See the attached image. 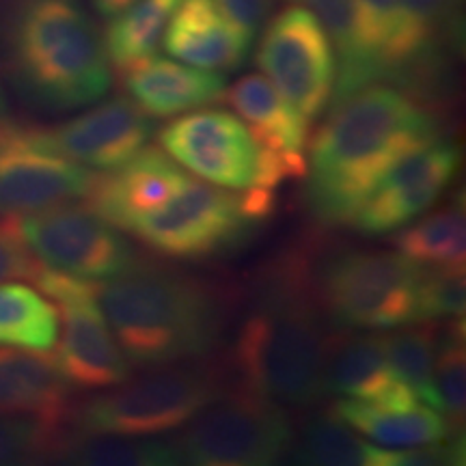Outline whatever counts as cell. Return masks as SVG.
<instances>
[{"instance_id":"1","label":"cell","mask_w":466,"mask_h":466,"mask_svg":"<svg viewBox=\"0 0 466 466\" xmlns=\"http://www.w3.org/2000/svg\"><path fill=\"white\" fill-rule=\"evenodd\" d=\"M436 138V116L395 86L370 83L333 100L309 151V208L324 223H352L384 175Z\"/></svg>"},{"instance_id":"2","label":"cell","mask_w":466,"mask_h":466,"mask_svg":"<svg viewBox=\"0 0 466 466\" xmlns=\"http://www.w3.org/2000/svg\"><path fill=\"white\" fill-rule=\"evenodd\" d=\"M96 302L130 365H175L208 352L217 337V302L203 285L175 272L138 264L96 283Z\"/></svg>"},{"instance_id":"3","label":"cell","mask_w":466,"mask_h":466,"mask_svg":"<svg viewBox=\"0 0 466 466\" xmlns=\"http://www.w3.org/2000/svg\"><path fill=\"white\" fill-rule=\"evenodd\" d=\"M9 55L22 89L42 106H89L110 89L104 39L80 0H22Z\"/></svg>"},{"instance_id":"4","label":"cell","mask_w":466,"mask_h":466,"mask_svg":"<svg viewBox=\"0 0 466 466\" xmlns=\"http://www.w3.org/2000/svg\"><path fill=\"white\" fill-rule=\"evenodd\" d=\"M329 339L309 285L285 275L238 330L233 371L248 391L279 404L311 406L324 395Z\"/></svg>"},{"instance_id":"5","label":"cell","mask_w":466,"mask_h":466,"mask_svg":"<svg viewBox=\"0 0 466 466\" xmlns=\"http://www.w3.org/2000/svg\"><path fill=\"white\" fill-rule=\"evenodd\" d=\"M214 371L171 367L86 401L76 412L78 432L91 436H151L182 428L220 398Z\"/></svg>"},{"instance_id":"6","label":"cell","mask_w":466,"mask_h":466,"mask_svg":"<svg viewBox=\"0 0 466 466\" xmlns=\"http://www.w3.org/2000/svg\"><path fill=\"white\" fill-rule=\"evenodd\" d=\"M160 147L206 182L231 190H275L291 179L270 151L261 149L238 115L220 108L197 110L173 119L158 134Z\"/></svg>"},{"instance_id":"7","label":"cell","mask_w":466,"mask_h":466,"mask_svg":"<svg viewBox=\"0 0 466 466\" xmlns=\"http://www.w3.org/2000/svg\"><path fill=\"white\" fill-rule=\"evenodd\" d=\"M419 266L401 253L343 250L319 272L318 296L335 322L384 330L417 319Z\"/></svg>"},{"instance_id":"8","label":"cell","mask_w":466,"mask_h":466,"mask_svg":"<svg viewBox=\"0 0 466 466\" xmlns=\"http://www.w3.org/2000/svg\"><path fill=\"white\" fill-rule=\"evenodd\" d=\"M233 195L220 186L188 177L173 197L134 220L127 233L138 242L175 259H199L225 250L261 220L248 190Z\"/></svg>"},{"instance_id":"9","label":"cell","mask_w":466,"mask_h":466,"mask_svg":"<svg viewBox=\"0 0 466 466\" xmlns=\"http://www.w3.org/2000/svg\"><path fill=\"white\" fill-rule=\"evenodd\" d=\"M294 442L288 412L279 401L244 391L212 401L175 439L179 460L201 466H266Z\"/></svg>"},{"instance_id":"10","label":"cell","mask_w":466,"mask_h":466,"mask_svg":"<svg viewBox=\"0 0 466 466\" xmlns=\"http://www.w3.org/2000/svg\"><path fill=\"white\" fill-rule=\"evenodd\" d=\"M33 283L58 305L63 333L61 341L56 339L55 363L69 387L96 391L127 382L132 365L97 307L96 283L48 266L37 272Z\"/></svg>"},{"instance_id":"11","label":"cell","mask_w":466,"mask_h":466,"mask_svg":"<svg viewBox=\"0 0 466 466\" xmlns=\"http://www.w3.org/2000/svg\"><path fill=\"white\" fill-rule=\"evenodd\" d=\"M258 66L307 124L333 100L337 55L329 33L305 7H288L266 26Z\"/></svg>"},{"instance_id":"12","label":"cell","mask_w":466,"mask_h":466,"mask_svg":"<svg viewBox=\"0 0 466 466\" xmlns=\"http://www.w3.org/2000/svg\"><path fill=\"white\" fill-rule=\"evenodd\" d=\"M14 223L35 258L72 277L108 281L141 264L124 233L89 208L56 206Z\"/></svg>"},{"instance_id":"13","label":"cell","mask_w":466,"mask_h":466,"mask_svg":"<svg viewBox=\"0 0 466 466\" xmlns=\"http://www.w3.org/2000/svg\"><path fill=\"white\" fill-rule=\"evenodd\" d=\"M97 175L61 154L44 130L0 121V214L28 217L86 197Z\"/></svg>"},{"instance_id":"14","label":"cell","mask_w":466,"mask_h":466,"mask_svg":"<svg viewBox=\"0 0 466 466\" xmlns=\"http://www.w3.org/2000/svg\"><path fill=\"white\" fill-rule=\"evenodd\" d=\"M458 168V147L439 137L425 147L412 151L384 175L350 225L365 236L400 231L441 199Z\"/></svg>"},{"instance_id":"15","label":"cell","mask_w":466,"mask_h":466,"mask_svg":"<svg viewBox=\"0 0 466 466\" xmlns=\"http://www.w3.org/2000/svg\"><path fill=\"white\" fill-rule=\"evenodd\" d=\"M151 130L147 115L130 97H115L44 134L78 165L113 171L147 145Z\"/></svg>"},{"instance_id":"16","label":"cell","mask_w":466,"mask_h":466,"mask_svg":"<svg viewBox=\"0 0 466 466\" xmlns=\"http://www.w3.org/2000/svg\"><path fill=\"white\" fill-rule=\"evenodd\" d=\"M188 177L165 149L143 147L126 165L97 175L86 192V208L119 231H127L134 220L173 197Z\"/></svg>"},{"instance_id":"17","label":"cell","mask_w":466,"mask_h":466,"mask_svg":"<svg viewBox=\"0 0 466 466\" xmlns=\"http://www.w3.org/2000/svg\"><path fill=\"white\" fill-rule=\"evenodd\" d=\"M171 56L209 72H231L248 58L253 35L229 20L217 0H179L165 31Z\"/></svg>"},{"instance_id":"18","label":"cell","mask_w":466,"mask_h":466,"mask_svg":"<svg viewBox=\"0 0 466 466\" xmlns=\"http://www.w3.org/2000/svg\"><path fill=\"white\" fill-rule=\"evenodd\" d=\"M227 102L248 124L261 149L275 154L291 179L307 175V121L291 108L270 80L247 74L225 89Z\"/></svg>"},{"instance_id":"19","label":"cell","mask_w":466,"mask_h":466,"mask_svg":"<svg viewBox=\"0 0 466 466\" xmlns=\"http://www.w3.org/2000/svg\"><path fill=\"white\" fill-rule=\"evenodd\" d=\"M324 393L376 404L417 401L389 363L384 335L374 333L330 337L324 359Z\"/></svg>"},{"instance_id":"20","label":"cell","mask_w":466,"mask_h":466,"mask_svg":"<svg viewBox=\"0 0 466 466\" xmlns=\"http://www.w3.org/2000/svg\"><path fill=\"white\" fill-rule=\"evenodd\" d=\"M119 74L130 100L151 116H175L208 106L220 100L227 89L220 72L179 66L156 55L121 69Z\"/></svg>"},{"instance_id":"21","label":"cell","mask_w":466,"mask_h":466,"mask_svg":"<svg viewBox=\"0 0 466 466\" xmlns=\"http://www.w3.org/2000/svg\"><path fill=\"white\" fill-rule=\"evenodd\" d=\"M296 458L305 464L322 466H404L445 462L442 458L456 460L462 458V450H458L456 441L410 451L387 450L367 442L359 432L326 412L302 428Z\"/></svg>"},{"instance_id":"22","label":"cell","mask_w":466,"mask_h":466,"mask_svg":"<svg viewBox=\"0 0 466 466\" xmlns=\"http://www.w3.org/2000/svg\"><path fill=\"white\" fill-rule=\"evenodd\" d=\"M329 415L339 419L365 439H371L376 445L398 451L441 445L447 442L453 430L442 412L421 401L376 404L341 398L329 408Z\"/></svg>"},{"instance_id":"23","label":"cell","mask_w":466,"mask_h":466,"mask_svg":"<svg viewBox=\"0 0 466 466\" xmlns=\"http://www.w3.org/2000/svg\"><path fill=\"white\" fill-rule=\"evenodd\" d=\"M69 382L55 360L0 348V415H28L58 428L69 406Z\"/></svg>"},{"instance_id":"24","label":"cell","mask_w":466,"mask_h":466,"mask_svg":"<svg viewBox=\"0 0 466 466\" xmlns=\"http://www.w3.org/2000/svg\"><path fill=\"white\" fill-rule=\"evenodd\" d=\"M464 0H401L404 25L393 74L408 67H423L425 61L439 55L442 46L460 39Z\"/></svg>"},{"instance_id":"25","label":"cell","mask_w":466,"mask_h":466,"mask_svg":"<svg viewBox=\"0 0 466 466\" xmlns=\"http://www.w3.org/2000/svg\"><path fill=\"white\" fill-rule=\"evenodd\" d=\"M296 3L318 17L333 42V48L339 52V67H337L339 72H337L333 100H339L359 86L374 83L376 72L360 33L357 0H296Z\"/></svg>"},{"instance_id":"26","label":"cell","mask_w":466,"mask_h":466,"mask_svg":"<svg viewBox=\"0 0 466 466\" xmlns=\"http://www.w3.org/2000/svg\"><path fill=\"white\" fill-rule=\"evenodd\" d=\"M177 5L179 0H134L119 14L110 15L113 20L102 39L108 63H113L116 72L158 52Z\"/></svg>"},{"instance_id":"27","label":"cell","mask_w":466,"mask_h":466,"mask_svg":"<svg viewBox=\"0 0 466 466\" xmlns=\"http://www.w3.org/2000/svg\"><path fill=\"white\" fill-rule=\"evenodd\" d=\"M58 339V309L20 283H0V346L48 352Z\"/></svg>"},{"instance_id":"28","label":"cell","mask_w":466,"mask_h":466,"mask_svg":"<svg viewBox=\"0 0 466 466\" xmlns=\"http://www.w3.org/2000/svg\"><path fill=\"white\" fill-rule=\"evenodd\" d=\"M404 258L425 268H458L464 270L466 218L462 201L436 209L395 238Z\"/></svg>"},{"instance_id":"29","label":"cell","mask_w":466,"mask_h":466,"mask_svg":"<svg viewBox=\"0 0 466 466\" xmlns=\"http://www.w3.org/2000/svg\"><path fill=\"white\" fill-rule=\"evenodd\" d=\"M389 363L395 376L412 398L442 412V401L436 389V326H415L384 335Z\"/></svg>"},{"instance_id":"30","label":"cell","mask_w":466,"mask_h":466,"mask_svg":"<svg viewBox=\"0 0 466 466\" xmlns=\"http://www.w3.org/2000/svg\"><path fill=\"white\" fill-rule=\"evenodd\" d=\"M61 456L69 462L96 466H168L182 462L175 442L110 434H85V439L69 442Z\"/></svg>"},{"instance_id":"31","label":"cell","mask_w":466,"mask_h":466,"mask_svg":"<svg viewBox=\"0 0 466 466\" xmlns=\"http://www.w3.org/2000/svg\"><path fill=\"white\" fill-rule=\"evenodd\" d=\"M434 374L442 401V415L451 428H462L466 412L464 319H451L442 329H436Z\"/></svg>"},{"instance_id":"32","label":"cell","mask_w":466,"mask_h":466,"mask_svg":"<svg viewBox=\"0 0 466 466\" xmlns=\"http://www.w3.org/2000/svg\"><path fill=\"white\" fill-rule=\"evenodd\" d=\"M360 33L367 55L374 66L376 80L393 74L395 52H398L404 11L401 0H357Z\"/></svg>"},{"instance_id":"33","label":"cell","mask_w":466,"mask_h":466,"mask_svg":"<svg viewBox=\"0 0 466 466\" xmlns=\"http://www.w3.org/2000/svg\"><path fill=\"white\" fill-rule=\"evenodd\" d=\"M419 266V264H417ZM464 270L419 266L415 322H451L464 318Z\"/></svg>"},{"instance_id":"34","label":"cell","mask_w":466,"mask_h":466,"mask_svg":"<svg viewBox=\"0 0 466 466\" xmlns=\"http://www.w3.org/2000/svg\"><path fill=\"white\" fill-rule=\"evenodd\" d=\"M56 428L28 415H0V464H20L55 451Z\"/></svg>"},{"instance_id":"35","label":"cell","mask_w":466,"mask_h":466,"mask_svg":"<svg viewBox=\"0 0 466 466\" xmlns=\"http://www.w3.org/2000/svg\"><path fill=\"white\" fill-rule=\"evenodd\" d=\"M44 264L31 253L20 233L15 229L14 218L0 223V283L28 279L35 281Z\"/></svg>"},{"instance_id":"36","label":"cell","mask_w":466,"mask_h":466,"mask_svg":"<svg viewBox=\"0 0 466 466\" xmlns=\"http://www.w3.org/2000/svg\"><path fill=\"white\" fill-rule=\"evenodd\" d=\"M217 3L229 20L253 37L275 7V0H217Z\"/></svg>"},{"instance_id":"37","label":"cell","mask_w":466,"mask_h":466,"mask_svg":"<svg viewBox=\"0 0 466 466\" xmlns=\"http://www.w3.org/2000/svg\"><path fill=\"white\" fill-rule=\"evenodd\" d=\"M134 0H93V7L100 11L102 15H115L121 9H126L127 5H132Z\"/></svg>"},{"instance_id":"38","label":"cell","mask_w":466,"mask_h":466,"mask_svg":"<svg viewBox=\"0 0 466 466\" xmlns=\"http://www.w3.org/2000/svg\"><path fill=\"white\" fill-rule=\"evenodd\" d=\"M0 106H3V102H0Z\"/></svg>"}]
</instances>
